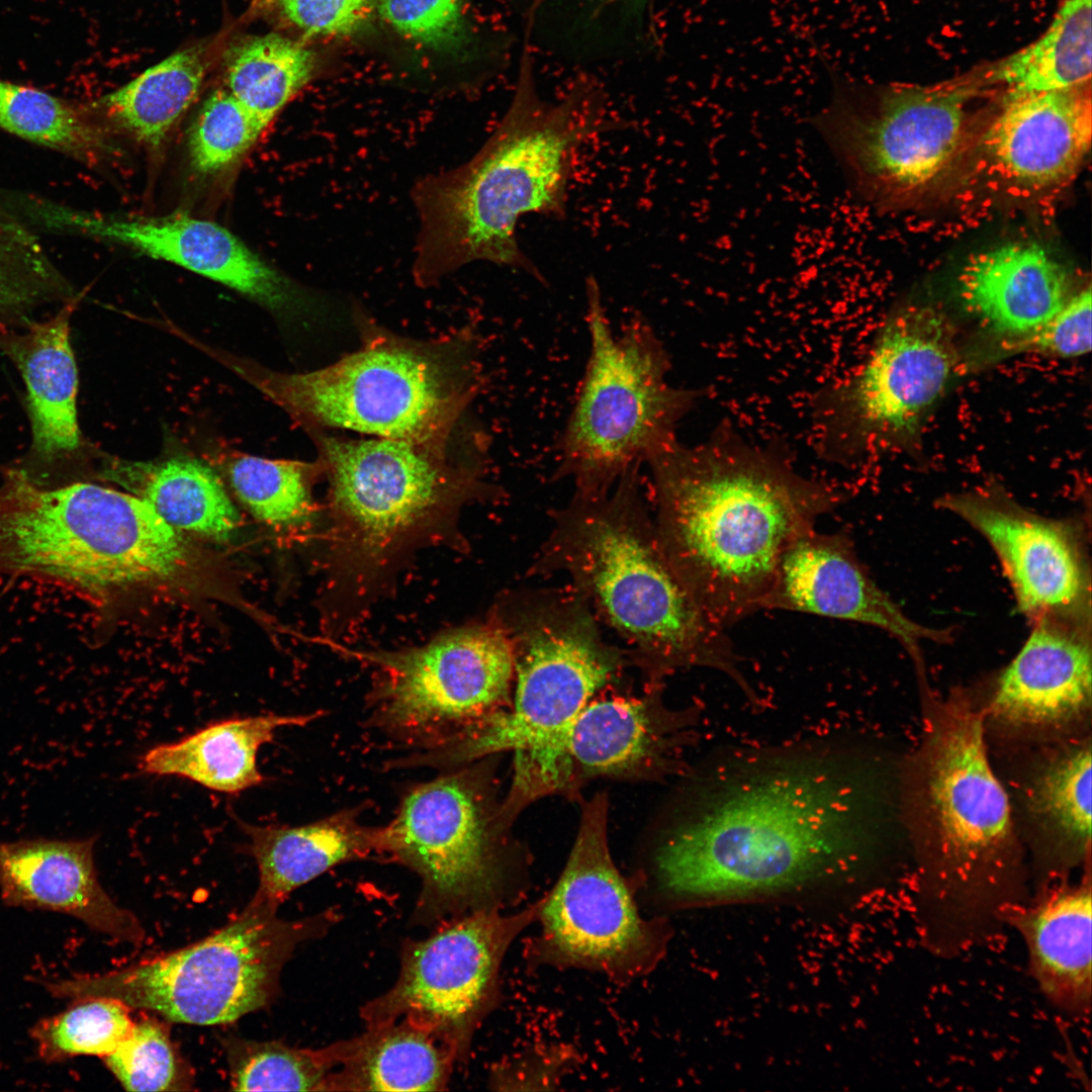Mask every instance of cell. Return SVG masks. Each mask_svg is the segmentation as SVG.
I'll return each mask as SVG.
<instances>
[{
  "label": "cell",
  "mask_w": 1092,
  "mask_h": 1092,
  "mask_svg": "<svg viewBox=\"0 0 1092 1092\" xmlns=\"http://www.w3.org/2000/svg\"><path fill=\"white\" fill-rule=\"evenodd\" d=\"M250 902L211 935L186 947L120 970L47 984L59 998H114L171 1021L229 1023L270 1003L295 947L323 936L338 920L334 909L297 920Z\"/></svg>",
  "instance_id": "10"
},
{
  "label": "cell",
  "mask_w": 1092,
  "mask_h": 1092,
  "mask_svg": "<svg viewBox=\"0 0 1092 1092\" xmlns=\"http://www.w3.org/2000/svg\"><path fill=\"white\" fill-rule=\"evenodd\" d=\"M129 1009L109 997L74 999L64 1011L39 1020L31 1037L49 1063L77 1056L104 1058L129 1035L134 1024Z\"/></svg>",
  "instance_id": "38"
},
{
  "label": "cell",
  "mask_w": 1092,
  "mask_h": 1092,
  "mask_svg": "<svg viewBox=\"0 0 1092 1092\" xmlns=\"http://www.w3.org/2000/svg\"><path fill=\"white\" fill-rule=\"evenodd\" d=\"M315 437L329 481L324 606L334 626L364 611L418 548L444 538L466 504L499 494L482 461L451 462L446 446Z\"/></svg>",
  "instance_id": "5"
},
{
  "label": "cell",
  "mask_w": 1092,
  "mask_h": 1092,
  "mask_svg": "<svg viewBox=\"0 0 1092 1092\" xmlns=\"http://www.w3.org/2000/svg\"><path fill=\"white\" fill-rule=\"evenodd\" d=\"M541 901L516 914L484 910L446 920L402 946L395 984L363 1005L374 1026L404 1018L435 1035L465 1062L475 1031L498 998L502 961L515 937L538 919Z\"/></svg>",
  "instance_id": "16"
},
{
  "label": "cell",
  "mask_w": 1092,
  "mask_h": 1092,
  "mask_svg": "<svg viewBox=\"0 0 1092 1092\" xmlns=\"http://www.w3.org/2000/svg\"><path fill=\"white\" fill-rule=\"evenodd\" d=\"M382 18L399 34L433 49L473 42L464 0H380Z\"/></svg>",
  "instance_id": "44"
},
{
  "label": "cell",
  "mask_w": 1092,
  "mask_h": 1092,
  "mask_svg": "<svg viewBox=\"0 0 1092 1092\" xmlns=\"http://www.w3.org/2000/svg\"><path fill=\"white\" fill-rule=\"evenodd\" d=\"M524 33L568 62L647 56L657 50L655 0H518Z\"/></svg>",
  "instance_id": "29"
},
{
  "label": "cell",
  "mask_w": 1092,
  "mask_h": 1092,
  "mask_svg": "<svg viewBox=\"0 0 1092 1092\" xmlns=\"http://www.w3.org/2000/svg\"><path fill=\"white\" fill-rule=\"evenodd\" d=\"M585 296L589 355L555 476L589 495L610 491L630 467L677 441L679 422L702 394L669 384V355L645 318L633 316L615 335L593 276Z\"/></svg>",
  "instance_id": "9"
},
{
  "label": "cell",
  "mask_w": 1092,
  "mask_h": 1092,
  "mask_svg": "<svg viewBox=\"0 0 1092 1092\" xmlns=\"http://www.w3.org/2000/svg\"><path fill=\"white\" fill-rule=\"evenodd\" d=\"M376 0H251L245 19H263L302 37L345 36L368 19Z\"/></svg>",
  "instance_id": "43"
},
{
  "label": "cell",
  "mask_w": 1092,
  "mask_h": 1092,
  "mask_svg": "<svg viewBox=\"0 0 1092 1092\" xmlns=\"http://www.w3.org/2000/svg\"><path fill=\"white\" fill-rule=\"evenodd\" d=\"M37 215L50 226L114 243L222 284L282 320H303L322 308L312 292L211 220L184 212L125 216L52 204L40 206Z\"/></svg>",
  "instance_id": "18"
},
{
  "label": "cell",
  "mask_w": 1092,
  "mask_h": 1092,
  "mask_svg": "<svg viewBox=\"0 0 1092 1092\" xmlns=\"http://www.w3.org/2000/svg\"><path fill=\"white\" fill-rule=\"evenodd\" d=\"M103 476L146 502L178 531L226 540L239 526L240 515L221 479L196 458L116 461Z\"/></svg>",
  "instance_id": "33"
},
{
  "label": "cell",
  "mask_w": 1092,
  "mask_h": 1092,
  "mask_svg": "<svg viewBox=\"0 0 1092 1092\" xmlns=\"http://www.w3.org/2000/svg\"><path fill=\"white\" fill-rule=\"evenodd\" d=\"M608 802H584L577 835L557 884L541 901L540 936L533 946L544 963L629 980L663 958L670 928L646 920L613 862L607 834Z\"/></svg>",
  "instance_id": "15"
},
{
  "label": "cell",
  "mask_w": 1092,
  "mask_h": 1092,
  "mask_svg": "<svg viewBox=\"0 0 1092 1092\" xmlns=\"http://www.w3.org/2000/svg\"><path fill=\"white\" fill-rule=\"evenodd\" d=\"M103 1059L127 1091L191 1089L192 1075L172 1044L168 1028L157 1019L134 1022L129 1035Z\"/></svg>",
  "instance_id": "42"
},
{
  "label": "cell",
  "mask_w": 1092,
  "mask_h": 1092,
  "mask_svg": "<svg viewBox=\"0 0 1092 1092\" xmlns=\"http://www.w3.org/2000/svg\"><path fill=\"white\" fill-rule=\"evenodd\" d=\"M1091 300L1088 285L1034 334L1005 348L1066 359L1086 355L1091 351Z\"/></svg>",
  "instance_id": "45"
},
{
  "label": "cell",
  "mask_w": 1092,
  "mask_h": 1092,
  "mask_svg": "<svg viewBox=\"0 0 1092 1092\" xmlns=\"http://www.w3.org/2000/svg\"><path fill=\"white\" fill-rule=\"evenodd\" d=\"M832 89L811 123L851 188L884 206L929 190L951 170L971 140L967 103L981 88L966 75L871 93L836 76Z\"/></svg>",
  "instance_id": "12"
},
{
  "label": "cell",
  "mask_w": 1092,
  "mask_h": 1092,
  "mask_svg": "<svg viewBox=\"0 0 1092 1092\" xmlns=\"http://www.w3.org/2000/svg\"><path fill=\"white\" fill-rule=\"evenodd\" d=\"M1085 620L1042 617L1000 674L990 711L1007 724L1051 726L1091 705V648Z\"/></svg>",
  "instance_id": "23"
},
{
  "label": "cell",
  "mask_w": 1092,
  "mask_h": 1092,
  "mask_svg": "<svg viewBox=\"0 0 1092 1092\" xmlns=\"http://www.w3.org/2000/svg\"><path fill=\"white\" fill-rule=\"evenodd\" d=\"M265 128L224 88L212 91L191 123L187 138L190 167L202 177L234 168Z\"/></svg>",
  "instance_id": "41"
},
{
  "label": "cell",
  "mask_w": 1092,
  "mask_h": 1092,
  "mask_svg": "<svg viewBox=\"0 0 1092 1092\" xmlns=\"http://www.w3.org/2000/svg\"><path fill=\"white\" fill-rule=\"evenodd\" d=\"M495 616L512 645L517 687L510 712L483 721V744L488 753L514 751L515 770L524 776L556 777L566 764L570 726L622 656L573 588L519 590Z\"/></svg>",
  "instance_id": "11"
},
{
  "label": "cell",
  "mask_w": 1092,
  "mask_h": 1092,
  "mask_svg": "<svg viewBox=\"0 0 1092 1092\" xmlns=\"http://www.w3.org/2000/svg\"><path fill=\"white\" fill-rule=\"evenodd\" d=\"M1091 82L1063 90L1007 95L985 144L1003 173L1033 187L1067 181L1091 146Z\"/></svg>",
  "instance_id": "22"
},
{
  "label": "cell",
  "mask_w": 1092,
  "mask_h": 1092,
  "mask_svg": "<svg viewBox=\"0 0 1092 1092\" xmlns=\"http://www.w3.org/2000/svg\"><path fill=\"white\" fill-rule=\"evenodd\" d=\"M228 31L176 51L94 105L145 148L160 149L198 98L220 59Z\"/></svg>",
  "instance_id": "32"
},
{
  "label": "cell",
  "mask_w": 1092,
  "mask_h": 1092,
  "mask_svg": "<svg viewBox=\"0 0 1092 1092\" xmlns=\"http://www.w3.org/2000/svg\"><path fill=\"white\" fill-rule=\"evenodd\" d=\"M640 464L606 493L580 494L553 514L532 573L567 574L572 588L632 647L653 676L707 667L728 675L753 706L758 696L726 634L671 567L647 508Z\"/></svg>",
  "instance_id": "4"
},
{
  "label": "cell",
  "mask_w": 1092,
  "mask_h": 1092,
  "mask_svg": "<svg viewBox=\"0 0 1092 1092\" xmlns=\"http://www.w3.org/2000/svg\"><path fill=\"white\" fill-rule=\"evenodd\" d=\"M743 760L713 778L656 854L661 886L680 902L778 897L842 874L858 855V782L841 751Z\"/></svg>",
  "instance_id": "1"
},
{
  "label": "cell",
  "mask_w": 1092,
  "mask_h": 1092,
  "mask_svg": "<svg viewBox=\"0 0 1092 1092\" xmlns=\"http://www.w3.org/2000/svg\"><path fill=\"white\" fill-rule=\"evenodd\" d=\"M477 776L452 771L414 788L387 825V857L421 879L414 921L432 925L498 910L503 870Z\"/></svg>",
  "instance_id": "17"
},
{
  "label": "cell",
  "mask_w": 1092,
  "mask_h": 1092,
  "mask_svg": "<svg viewBox=\"0 0 1092 1092\" xmlns=\"http://www.w3.org/2000/svg\"><path fill=\"white\" fill-rule=\"evenodd\" d=\"M925 777L939 861L919 916L930 948L950 954L984 938L1021 904L1005 889L1011 810L988 758L979 712L953 703L938 715Z\"/></svg>",
  "instance_id": "8"
},
{
  "label": "cell",
  "mask_w": 1092,
  "mask_h": 1092,
  "mask_svg": "<svg viewBox=\"0 0 1092 1092\" xmlns=\"http://www.w3.org/2000/svg\"><path fill=\"white\" fill-rule=\"evenodd\" d=\"M1092 898L1090 880L1042 893L1004 916L1024 940L1028 970L1053 1006L1071 1015L1090 1011Z\"/></svg>",
  "instance_id": "26"
},
{
  "label": "cell",
  "mask_w": 1092,
  "mask_h": 1092,
  "mask_svg": "<svg viewBox=\"0 0 1092 1092\" xmlns=\"http://www.w3.org/2000/svg\"><path fill=\"white\" fill-rule=\"evenodd\" d=\"M762 610L856 622L887 631L915 650L939 633L910 620L872 579L847 534L815 529L796 539L778 564Z\"/></svg>",
  "instance_id": "20"
},
{
  "label": "cell",
  "mask_w": 1092,
  "mask_h": 1092,
  "mask_svg": "<svg viewBox=\"0 0 1092 1092\" xmlns=\"http://www.w3.org/2000/svg\"><path fill=\"white\" fill-rule=\"evenodd\" d=\"M180 532L146 502L90 482L47 485L23 468L0 478V574L48 578L84 595L175 575Z\"/></svg>",
  "instance_id": "6"
},
{
  "label": "cell",
  "mask_w": 1092,
  "mask_h": 1092,
  "mask_svg": "<svg viewBox=\"0 0 1092 1092\" xmlns=\"http://www.w3.org/2000/svg\"><path fill=\"white\" fill-rule=\"evenodd\" d=\"M1036 815L1076 857L1091 841V746L1079 744L1052 760L1032 794Z\"/></svg>",
  "instance_id": "39"
},
{
  "label": "cell",
  "mask_w": 1092,
  "mask_h": 1092,
  "mask_svg": "<svg viewBox=\"0 0 1092 1092\" xmlns=\"http://www.w3.org/2000/svg\"><path fill=\"white\" fill-rule=\"evenodd\" d=\"M226 471L237 497L261 522L283 530L310 527L316 512L311 488L324 473L320 459L307 463L239 455L230 459Z\"/></svg>",
  "instance_id": "36"
},
{
  "label": "cell",
  "mask_w": 1092,
  "mask_h": 1092,
  "mask_svg": "<svg viewBox=\"0 0 1092 1092\" xmlns=\"http://www.w3.org/2000/svg\"><path fill=\"white\" fill-rule=\"evenodd\" d=\"M365 655L380 671L373 724L431 749L495 712L515 672L512 645L495 615L420 647Z\"/></svg>",
  "instance_id": "14"
},
{
  "label": "cell",
  "mask_w": 1092,
  "mask_h": 1092,
  "mask_svg": "<svg viewBox=\"0 0 1092 1092\" xmlns=\"http://www.w3.org/2000/svg\"><path fill=\"white\" fill-rule=\"evenodd\" d=\"M0 128L81 160L109 150L103 130L78 107L42 90L0 79Z\"/></svg>",
  "instance_id": "37"
},
{
  "label": "cell",
  "mask_w": 1092,
  "mask_h": 1092,
  "mask_svg": "<svg viewBox=\"0 0 1092 1092\" xmlns=\"http://www.w3.org/2000/svg\"><path fill=\"white\" fill-rule=\"evenodd\" d=\"M327 1048L333 1069L321 1091H441L456 1063L435 1035L404 1018Z\"/></svg>",
  "instance_id": "30"
},
{
  "label": "cell",
  "mask_w": 1092,
  "mask_h": 1092,
  "mask_svg": "<svg viewBox=\"0 0 1092 1092\" xmlns=\"http://www.w3.org/2000/svg\"><path fill=\"white\" fill-rule=\"evenodd\" d=\"M76 298L54 314L20 329L0 332V351L15 365L26 387L31 456L54 464L82 445L77 419L78 370L70 341Z\"/></svg>",
  "instance_id": "25"
},
{
  "label": "cell",
  "mask_w": 1092,
  "mask_h": 1092,
  "mask_svg": "<svg viewBox=\"0 0 1092 1092\" xmlns=\"http://www.w3.org/2000/svg\"><path fill=\"white\" fill-rule=\"evenodd\" d=\"M224 88L266 129L313 78L315 56L280 32L226 41L220 56Z\"/></svg>",
  "instance_id": "35"
},
{
  "label": "cell",
  "mask_w": 1092,
  "mask_h": 1092,
  "mask_svg": "<svg viewBox=\"0 0 1092 1092\" xmlns=\"http://www.w3.org/2000/svg\"><path fill=\"white\" fill-rule=\"evenodd\" d=\"M533 53L524 37L512 101L481 149L468 162L428 175L413 188L420 221L413 273L421 286L474 261L515 268L547 283L519 245L518 220L528 213L565 217L576 153L611 120L604 90L586 78L556 101L542 98Z\"/></svg>",
  "instance_id": "3"
},
{
  "label": "cell",
  "mask_w": 1092,
  "mask_h": 1092,
  "mask_svg": "<svg viewBox=\"0 0 1092 1092\" xmlns=\"http://www.w3.org/2000/svg\"><path fill=\"white\" fill-rule=\"evenodd\" d=\"M1091 0H1066L1039 38L971 76L981 88L1005 86L1007 95L1091 82Z\"/></svg>",
  "instance_id": "34"
},
{
  "label": "cell",
  "mask_w": 1092,
  "mask_h": 1092,
  "mask_svg": "<svg viewBox=\"0 0 1092 1092\" xmlns=\"http://www.w3.org/2000/svg\"><path fill=\"white\" fill-rule=\"evenodd\" d=\"M268 398L310 428L446 446L479 385L470 338L405 339L380 329L339 361L304 373L233 364Z\"/></svg>",
  "instance_id": "7"
},
{
  "label": "cell",
  "mask_w": 1092,
  "mask_h": 1092,
  "mask_svg": "<svg viewBox=\"0 0 1092 1092\" xmlns=\"http://www.w3.org/2000/svg\"><path fill=\"white\" fill-rule=\"evenodd\" d=\"M322 714H268L216 722L177 742L153 747L141 767L149 775L176 776L217 792L239 793L263 782L257 753L277 730L305 726Z\"/></svg>",
  "instance_id": "31"
},
{
  "label": "cell",
  "mask_w": 1092,
  "mask_h": 1092,
  "mask_svg": "<svg viewBox=\"0 0 1092 1092\" xmlns=\"http://www.w3.org/2000/svg\"><path fill=\"white\" fill-rule=\"evenodd\" d=\"M966 308L1005 340L1045 325L1076 292L1065 267L1036 244L1012 243L974 255L959 277Z\"/></svg>",
  "instance_id": "24"
},
{
  "label": "cell",
  "mask_w": 1092,
  "mask_h": 1092,
  "mask_svg": "<svg viewBox=\"0 0 1092 1092\" xmlns=\"http://www.w3.org/2000/svg\"><path fill=\"white\" fill-rule=\"evenodd\" d=\"M647 463L666 558L724 629L762 610L785 551L842 502L840 489L728 425L695 446L675 441Z\"/></svg>",
  "instance_id": "2"
},
{
  "label": "cell",
  "mask_w": 1092,
  "mask_h": 1092,
  "mask_svg": "<svg viewBox=\"0 0 1092 1092\" xmlns=\"http://www.w3.org/2000/svg\"><path fill=\"white\" fill-rule=\"evenodd\" d=\"M17 259V242L12 222L0 203V311L13 284Z\"/></svg>",
  "instance_id": "46"
},
{
  "label": "cell",
  "mask_w": 1092,
  "mask_h": 1092,
  "mask_svg": "<svg viewBox=\"0 0 1092 1092\" xmlns=\"http://www.w3.org/2000/svg\"><path fill=\"white\" fill-rule=\"evenodd\" d=\"M957 364L954 336L941 312L922 305L894 311L856 370L813 396L819 453L841 464L914 440Z\"/></svg>",
  "instance_id": "13"
},
{
  "label": "cell",
  "mask_w": 1092,
  "mask_h": 1092,
  "mask_svg": "<svg viewBox=\"0 0 1092 1092\" xmlns=\"http://www.w3.org/2000/svg\"><path fill=\"white\" fill-rule=\"evenodd\" d=\"M259 870L251 902L277 911L298 887L331 868L368 857H387L386 828L361 823L345 809L300 826L242 824Z\"/></svg>",
  "instance_id": "27"
},
{
  "label": "cell",
  "mask_w": 1092,
  "mask_h": 1092,
  "mask_svg": "<svg viewBox=\"0 0 1092 1092\" xmlns=\"http://www.w3.org/2000/svg\"><path fill=\"white\" fill-rule=\"evenodd\" d=\"M226 1056L236 1091H321L333 1069L327 1045L294 1049L279 1042L233 1038Z\"/></svg>",
  "instance_id": "40"
},
{
  "label": "cell",
  "mask_w": 1092,
  "mask_h": 1092,
  "mask_svg": "<svg viewBox=\"0 0 1092 1092\" xmlns=\"http://www.w3.org/2000/svg\"><path fill=\"white\" fill-rule=\"evenodd\" d=\"M938 504L986 538L1025 615L1089 617L1088 568L1072 525L1031 513L993 488L947 494Z\"/></svg>",
  "instance_id": "19"
},
{
  "label": "cell",
  "mask_w": 1092,
  "mask_h": 1092,
  "mask_svg": "<svg viewBox=\"0 0 1092 1092\" xmlns=\"http://www.w3.org/2000/svg\"><path fill=\"white\" fill-rule=\"evenodd\" d=\"M95 838L0 840V895L9 906L70 915L91 929L139 945L138 918L116 905L94 866Z\"/></svg>",
  "instance_id": "21"
},
{
  "label": "cell",
  "mask_w": 1092,
  "mask_h": 1092,
  "mask_svg": "<svg viewBox=\"0 0 1092 1092\" xmlns=\"http://www.w3.org/2000/svg\"><path fill=\"white\" fill-rule=\"evenodd\" d=\"M695 714L622 698L588 702L567 732L565 758L571 769L578 766L588 775H626L645 765L673 768L670 754L691 737Z\"/></svg>",
  "instance_id": "28"
}]
</instances>
